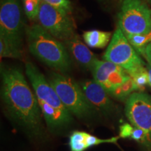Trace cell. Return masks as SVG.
I'll return each mask as SVG.
<instances>
[{
	"label": "cell",
	"instance_id": "cell-4",
	"mask_svg": "<svg viewBox=\"0 0 151 151\" xmlns=\"http://www.w3.org/2000/svg\"><path fill=\"white\" fill-rule=\"evenodd\" d=\"M118 23L125 36L148 33L151 31V9L141 0H123Z\"/></svg>",
	"mask_w": 151,
	"mask_h": 151
},
{
	"label": "cell",
	"instance_id": "cell-24",
	"mask_svg": "<svg viewBox=\"0 0 151 151\" xmlns=\"http://www.w3.org/2000/svg\"><path fill=\"white\" fill-rule=\"evenodd\" d=\"M147 70H148V75H149V81H150L149 86H150V88L151 89V64H148V67H147Z\"/></svg>",
	"mask_w": 151,
	"mask_h": 151
},
{
	"label": "cell",
	"instance_id": "cell-7",
	"mask_svg": "<svg viewBox=\"0 0 151 151\" xmlns=\"http://www.w3.org/2000/svg\"><path fill=\"white\" fill-rule=\"evenodd\" d=\"M125 113L130 123L143 130L151 145V97L143 92H133L127 99Z\"/></svg>",
	"mask_w": 151,
	"mask_h": 151
},
{
	"label": "cell",
	"instance_id": "cell-19",
	"mask_svg": "<svg viewBox=\"0 0 151 151\" xmlns=\"http://www.w3.org/2000/svg\"><path fill=\"white\" fill-rule=\"evenodd\" d=\"M134 91H136L134 81L130 77L129 79L120 86L110 95L118 99H124L129 97Z\"/></svg>",
	"mask_w": 151,
	"mask_h": 151
},
{
	"label": "cell",
	"instance_id": "cell-23",
	"mask_svg": "<svg viewBox=\"0 0 151 151\" xmlns=\"http://www.w3.org/2000/svg\"><path fill=\"white\" fill-rule=\"evenodd\" d=\"M143 56L146 58V60L148 62L149 64H151V42L146 47Z\"/></svg>",
	"mask_w": 151,
	"mask_h": 151
},
{
	"label": "cell",
	"instance_id": "cell-11",
	"mask_svg": "<svg viewBox=\"0 0 151 151\" xmlns=\"http://www.w3.org/2000/svg\"><path fill=\"white\" fill-rule=\"evenodd\" d=\"M69 52L77 63L85 69L91 70L97 58L76 34L69 40L64 41Z\"/></svg>",
	"mask_w": 151,
	"mask_h": 151
},
{
	"label": "cell",
	"instance_id": "cell-2",
	"mask_svg": "<svg viewBox=\"0 0 151 151\" xmlns=\"http://www.w3.org/2000/svg\"><path fill=\"white\" fill-rule=\"evenodd\" d=\"M25 32L29 50L34 56L60 73L70 71V57L63 43L39 24L28 26Z\"/></svg>",
	"mask_w": 151,
	"mask_h": 151
},
{
	"label": "cell",
	"instance_id": "cell-26",
	"mask_svg": "<svg viewBox=\"0 0 151 151\" xmlns=\"http://www.w3.org/2000/svg\"><path fill=\"white\" fill-rule=\"evenodd\" d=\"M147 1H150V2H151V0H147Z\"/></svg>",
	"mask_w": 151,
	"mask_h": 151
},
{
	"label": "cell",
	"instance_id": "cell-3",
	"mask_svg": "<svg viewBox=\"0 0 151 151\" xmlns=\"http://www.w3.org/2000/svg\"><path fill=\"white\" fill-rule=\"evenodd\" d=\"M62 103L72 115L79 118L90 116L94 109L88 101L80 84L63 73L53 72L48 79Z\"/></svg>",
	"mask_w": 151,
	"mask_h": 151
},
{
	"label": "cell",
	"instance_id": "cell-22",
	"mask_svg": "<svg viewBox=\"0 0 151 151\" xmlns=\"http://www.w3.org/2000/svg\"><path fill=\"white\" fill-rule=\"evenodd\" d=\"M134 126L131 124L125 123L120 126V137L122 138H130L132 134V129Z\"/></svg>",
	"mask_w": 151,
	"mask_h": 151
},
{
	"label": "cell",
	"instance_id": "cell-21",
	"mask_svg": "<svg viewBox=\"0 0 151 151\" xmlns=\"http://www.w3.org/2000/svg\"><path fill=\"white\" fill-rule=\"evenodd\" d=\"M41 1L52 6L57 9L65 11L68 14H70L72 10L71 4L69 0H41Z\"/></svg>",
	"mask_w": 151,
	"mask_h": 151
},
{
	"label": "cell",
	"instance_id": "cell-13",
	"mask_svg": "<svg viewBox=\"0 0 151 151\" xmlns=\"http://www.w3.org/2000/svg\"><path fill=\"white\" fill-rule=\"evenodd\" d=\"M38 103L41 114L50 129H60L68 125L72 121V114L68 110H58L43 103Z\"/></svg>",
	"mask_w": 151,
	"mask_h": 151
},
{
	"label": "cell",
	"instance_id": "cell-18",
	"mask_svg": "<svg viewBox=\"0 0 151 151\" xmlns=\"http://www.w3.org/2000/svg\"><path fill=\"white\" fill-rule=\"evenodd\" d=\"M126 37L136 51L143 55L146 47L151 42V31L141 35H126Z\"/></svg>",
	"mask_w": 151,
	"mask_h": 151
},
{
	"label": "cell",
	"instance_id": "cell-25",
	"mask_svg": "<svg viewBox=\"0 0 151 151\" xmlns=\"http://www.w3.org/2000/svg\"><path fill=\"white\" fill-rule=\"evenodd\" d=\"M27 1V0H22V1ZM35 1H39V2H41V0H35Z\"/></svg>",
	"mask_w": 151,
	"mask_h": 151
},
{
	"label": "cell",
	"instance_id": "cell-15",
	"mask_svg": "<svg viewBox=\"0 0 151 151\" xmlns=\"http://www.w3.org/2000/svg\"><path fill=\"white\" fill-rule=\"evenodd\" d=\"M83 38L87 46L93 48H104L107 46L111 38L110 32L93 29L85 32Z\"/></svg>",
	"mask_w": 151,
	"mask_h": 151
},
{
	"label": "cell",
	"instance_id": "cell-12",
	"mask_svg": "<svg viewBox=\"0 0 151 151\" xmlns=\"http://www.w3.org/2000/svg\"><path fill=\"white\" fill-rule=\"evenodd\" d=\"M120 137L110 139H100L88 132L75 131L69 137V147L71 151H85L92 146L101 143H115Z\"/></svg>",
	"mask_w": 151,
	"mask_h": 151
},
{
	"label": "cell",
	"instance_id": "cell-16",
	"mask_svg": "<svg viewBox=\"0 0 151 151\" xmlns=\"http://www.w3.org/2000/svg\"><path fill=\"white\" fill-rule=\"evenodd\" d=\"M0 55L1 58H9L21 60L23 58L22 47L15 44L0 34Z\"/></svg>",
	"mask_w": 151,
	"mask_h": 151
},
{
	"label": "cell",
	"instance_id": "cell-17",
	"mask_svg": "<svg viewBox=\"0 0 151 151\" xmlns=\"http://www.w3.org/2000/svg\"><path fill=\"white\" fill-rule=\"evenodd\" d=\"M127 73L134 81L136 91L143 92L146 89V86H149L150 81H149L148 72L147 69L143 67V66Z\"/></svg>",
	"mask_w": 151,
	"mask_h": 151
},
{
	"label": "cell",
	"instance_id": "cell-10",
	"mask_svg": "<svg viewBox=\"0 0 151 151\" xmlns=\"http://www.w3.org/2000/svg\"><path fill=\"white\" fill-rule=\"evenodd\" d=\"M80 86L85 96L94 109L105 113H109L114 109V105L104 88L94 80H86Z\"/></svg>",
	"mask_w": 151,
	"mask_h": 151
},
{
	"label": "cell",
	"instance_id": "cell-5",
	"mask_svg": "<svg viewBox=\"0 0 151 151\" xmlns=\"http://www.w3.org/2000/svg\"><path fill=\"white\" fill-rule=\"evenodd\" d=\"M104 60L122 67L127 73L144 65L135 49L120 28L113 34L108 48L103 56Z\"/></svg>",
	"mask_w": 151,
	"mask_h": 151
},
{
	"label": "cell",
	"instance_id": "cell-14",
	"mask_svg": "<svg viewBox=\"0 0 151 151\" xmlns=\"http://www.w3.org/2000/svg\"><path fill=\"white\" fill-rule=\"evenodd\" d=\"M120 68V67L111 62L97 60L90 71H92L94 80L103 86L111 73Z\"/></svg>",
	"mask_w": 151,
	"mask_h": 151
},
{
	"label": "cell",
	"instance_id": "cell-6",
	"mask_svg": "<svg viewBox=\"0 0 151 151\" xmlns=\"http://www.w3.org/2000/svg\"><path fill=\"white\" fill-rule=\"evenodd\" d=\"M37 18L41 27L58 40L67 41L76 35L75 24L69 14L43 1Z\"/></svg>",
	"mask_w": 151,
	"mask_h": 151
},
{
	"label": "cell",
	"instance_id": "cell-20",
	"mask_svg": "<svg viewBox=\"0 0 151 151\" xmlns=\"http://www.w3.org/2000/svg\"><path fill=\"white\" fill-rule=\"evenodd\" d=\"M23 2L24 11L29 20H35L38 18L41 2L35 0H27Z\"/></svg>",
	"mask_w": 151,
	"mask_h": 151
},
{
	"label": "cell",
	"instance_id": "cell-1",
	"mask_svg": "<svg viewBox=\"0 0 151 151\" xmlns=\"http://www.w3.org/2000/svg\"><path fill=\"white\" fill-rule=\"evenodd\" d=\"M1 97L9 116L32 134L41 135V112L23 73L18 68H6L1 70Z\"/></svg>",
	"mask_w": 151,
	"mask_h": 151
},
{
	"label": "cell",
	"instance_id": "cell-9",
	"mask_svg": "<svg viewBox=\"0 0 151 151\" xmlns=\"http://www.w3.org/2000/svg\"><path fill=\"white\" fill-rule=\"evenodd\" d=\"M25 73L31 83L38 102L43 103L58 110H67L53 87L34 64L32 62L26 63Z\"/></svg>",
	"mask_w": 151,
	"mask_h": 151
},
{
	"label": "cell",
	"instance_id": "cell-8",
	"mask_svg": "<svg viewBox=\"0 0 151 151\" xmlns=\"http://www.w3.org/2000/svg\"><path fill=\"white\" fill-rule=\"evenodd\" d=\"M22 22L18 0H3L0 7V34L22 47Z\"/></svg>",
	"mask_w": 151,
	"mask_h": 151
}]
</instances>
